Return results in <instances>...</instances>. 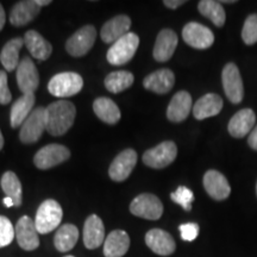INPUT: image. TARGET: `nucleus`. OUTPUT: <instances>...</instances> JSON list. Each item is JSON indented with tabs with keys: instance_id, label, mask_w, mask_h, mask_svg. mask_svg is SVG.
Segmentation results:
<instances>
[{
	"instance_id": "cd10ccee",
	"label": "nucleus",
	"mask_w": 257,
	"mask_h": 257,
	"mask_svg": "<svg viewBox=\"0 0 257 257\" xmlns=\"http://www.w3.org/2000/svg\"><path fill=\"white\" fill-rule=\"evenodd\" d=\"M93 110L99 119L113 125L120 120L121 113L119 107L113 100L108 98H98L93 102Z\"/></svg>"
},
{
	"instance_id": "c85d7f7f",
	"label": "nucleus",
	"mask_w": 257,
	"mask_h": 257,
	"mask_svg": "<svg viewBox=\"0 0 257 257\" xmlns=\"http://www.w3.org/2000/svg\"><path fill=\"white\" fill-rule=\"evenodd\" d=\"M79 239V229L73 224L61 225L54 237V245L61 252H68L76 245Z\"/></svg>"
},
{
	"instance_id": "2f4dec72",
	"label": "nucleus",
	"mask_w": 257,
	"mask_h": 257,
	"mask_svg": "<svg viewBox=\"0 0 257 257\" xmlns=\"http://www.w3.org/2000/svg\"><path fill=\"white\" fill-rule=\"evenodd\" d=\"M2 188L6 197L11 198L15 202V206L19 207L23 202V191H22V184L19 181L18 176L14 172H6L2 176L0 181Z\"/></svg>"
},
{
	"instance_id": "6ab92c4d",
	"label": "nucleus",
	"mask_w": 257,
	"mask_h": 257,
	"mask_svg": "<svg viewBox=\"0 0 257 257\" xmlns=\"http://www.w3.org/2000/svg\"><path fill=\"white\" fill-rule=\"evenodd\" d=\"M192 108V96L188 92L180 91L173 96L168 108H167V118L173 123H180L187 119Z\"/></svg>"
},
{
	"instance_id": "6e6552de",
	"label": "nucleus",
	"mask_w": 257,
	"mask_h": 257,
	"mask_svg": "<svg viewBox=\"0 0 257 257\" xmlns=\"http://www.w3.org/2000/svg\"><path fill=\"white\" fill-rule=\"evenodd\" d=\"M224 92L232 104H239L244 96L243 80L238 67L234 63H227L221 73Z\"/></svg>"
},
{
	"instance_id": "79ce46f5",
	"label": "nucleus",
	"mask_w": 257,
	"mask_h": 257,
	"mask_svg": "<svg viewBox=\"0 0 257 257\" xmlns=\"http://www.w3.org/2000/svg\"><path fill=\"white\" fill-rule=\"evenodd\" d=\"M3 202H4V205H5L6 207H12V206H15L14 200H12V199L9 198V197H5L4 200H3Z\"/></svg>"
},
{
	"instance_id": "7c9ffc66",
	"label": "nucleus",
	"mask_w": 257,
	"mask_h": 257,
	"mask_svg": "<svg viewBox=\"0 0 257 257\" xmlns=\"http://www.w3.org/2000/svg\"><path fill=\"white\" fill-rule=\"evenodd\" d=\"M134 74L127 70L112 72L105 78V87L111 93H119L130 88L134 83Z\"/></svg>"
},
{
	"instance_id": "dca6fc26",
	"label": "nucleus",
	"mask_w": 257,
	"mask_h": 257,
	"mask_svg": "<svg viewBox=\"0 0 257 257\" xmlns=\"http://www.w3.org/2000/svg\"><path fill=\"white\" fill-rule=\"evenodd\" d=\"M204 187L207 194L214 200L221 201L229 198L231 193V187L226 178L218 172L211 169L205 173L204 175Z\"/></svg>"
},
{
	"instance_id": "4468645a",
	"label": "nucleus",
	"mask_w": 257,
	"mask_h": 257,
	"mask_svg": "<svg viewBox=\"0 0 257 257\" xmlns=\"http://www.w3.org/2000/svg\"><path fill=\"white\" fill-rule=\"evenodd\" d=\"M137 153L134 149H125L113 160L108 168V175L115 182H121L130 176L137 163Z\"/></svg>"
},
{
	"instance_id": "a19ab883",
	"label": "nucleus",
	"mask_w": 257,
	"mask_h": 257,
	"mask_svg": "<svg viewBox=\"0 0 257 257\" xmlns=\"http://www.w3.org/2000/svg\"><path fill=\"white\" fill-rule=\"evenodd\" d=\"M5 22H6V15H5L4 8H3V5L0 4V31H2L3 28H4Z\"/></svg>"
},
{
	"instance_id": "1a4fd4ad",
	"label": "nucleus",
	"mask_w": 257,
	"mask_h": 257,
	"mask_svg": "<svg viewBox=\"0 0 257 257\" xmlns=\"http://www.w3.org/2000/svg\"><path fill=\"white\" fill-rule=\"evenodd\" d=\"M95 38V28L92 27V25H85V27L79 29L75 34H73V36L67 41V53L74 57L85 56L94 46Z\"/></svg>"
},
{
	"instance_id": "b1692460",
	"label": "nucleus",
	"mask_w": 257,
	"mask_h": 257,
	"mask_svg": "<svg viewBox=\"0 0 257 257\" xmlns=\"http://www.w3.org/2000/svg\"><path fill=\"white\" fill-rule=\"evenodd\" d=\"M221 108H223V99L214 93H207L195 102L192 111L195 119L202 120L219 114Z\"/></svg>"
},
{
	"instance_id": "49530a36",
	"label": "nucleus",
	"mask_w": 257,
	"mask_h": 257,
	"mask_svg": "<svg viewBox=\"0 0 257 257\" xmlns=\"http://www.w3.org/2000/svg\"><path fill=\"white\" fill-rule=\"evenodd\" d=\"M64 257H74V256H72V255H67V256H64Z\"/></svg>"
},
{
	"instance_id": "c756f323",
	"label": "nucleus",
	"mask_w": 257,
	"mask_h": 257,
	"mask_svg": "<svg viewBox=\"0 0 257 257\" xmlns=\"http://www.w3.org/2000/svg\"><path fill=\"white\" fill-rule=\"evenodd\" d=\"M24 46V38L16 37L10 40L0 53V62L6 72H14L19 64V51Z\"/></svg>"
},
{
	"instance_id": "c03bdc74",
	"label": "nucleus",
	"mask_w": 257,
	"mask_h": 257,
	"mask_svg": "<svg viewBox=\"0 0 257 257\" xmlns=\"http://www.w3.org/2000/svg\"><path fill=\"white\" fill-rule=\"evenodd\" d=\"M3 147H4V137H3L2 131H0V150L3 149Z\"/></svg>"
},
{
	"instance_id": "39448f33",
	"label": "nucleus",
	"mask_w": 257,
	"mask_h": 257,
	"mask_svg": "<svg viewBox=\"0 0 257 257\" xmlns=\"http://www.w3.org/2000/svg\"><path fill=\"white\" fill-rule=\"evenodd\" d=\"M178 156V147L172 141H166L155 148L147 150L143 155V163L150 168L162 169L174 162Z\"/></svg>"
},
{
	"instance_id": "4be33fe9",
	"label": "nucleus",
	"mask_w": 257,
	"mask_h": 257,
	"mask_svg": "<svg viewBox=\"0 0 257 257\" xmlns=\"http://www.w3.org/2000/svg\"><path fill=\"white\" fill-rule=\"evenodd\" d=\"M131 27V19L130 17L125 15L117 16V17L110 19L106 22L104 27L101 28L100 37L102 42L105 43H115L118 40L128 32V29Z\"/></svg>"
},
{
	"instance_id": "c9c22d12",
	"label": "nucleus",
	"mask_w": 257,
	"mask_h": 257,
	"mask_svg": "<svg viewBox=\"0 0 257 257\" xmlns=\"http://www.w3.org/2000/svg\"><path fill=\"white\" fill-rule=\"evenodd\" d=\"M16 236L14 225L8 218L0 216V248H4L12 243Z\"/></svg>"
},
{
	"instance_id": "a878e982",
	"label": "nucleus",
	"mask_w": 257,
	"mask_h": 257,
	"mask_svg": "<svg viewBox=\"0 0 257 257\" xmlns=\"http://www.w3.org/2000/svg\"><path fill=\"white\" fill-rule=\"evenodd\" d=\"M35 101H36V98H35L34 93H28V94L19 96L17 100L14 102L11 108V115H10V121H11L12 127L17 128L23 125L27 118L34 111L32 107H34Z\"/></svg>"
},
{
	"instance_id": "5701e85b",
	"label": "nucleus",
	"mask_w": 257,
	"mask_h": 257,
	"mask_svg": "<svg viewBox=\"0 0 257 257\" xmlns=\"http://www.w3.org/2000/svg\"><path fill=\"white\" fill-rule=\"evenodd\" d=\"M41 11L36 0H23L14 6L10 14V22L14 27H24L34 21Z\"/></svg>"
},
{
	"instance_id": "9d476101",
	"label": "nucleus",
	"mask_w": 257,
	"mask_h": 257,
	"mask_svg": "<svg viewBox=\"0 0 257 257\" xmlns=\"http://www.w3.org/2000/svg\"><path fill=\"white\" fill-rule=\"evenodd\" d=\"M70 157L68 148L61 144H49L37 152L34 157V163L38 169H50L63 163Z\"/></svg>"
},
{
	"instance_id": "4c0bfd02",
	"label": "nucleus",
	"mask_w": 257,
	"mask_h": 257,
	"mask_svg": "<svg viewBox=\"0 0 257 257\" xmlns=\"http://www.w3.org/2000/svg\"><path fill=\"white\" fill-rule=\"evenodd\" d=\"M12 100V94L8 86V75L4 70H0V104L6 105Z\"/></svg>"
},
{
	"instance_id": "f8f14e48",
	"label": "nucleus",
	"mask_w": 257,
	"mask_h": 257,
	"mask_svg": "<svg viewBox=\"0 0 257 257\" xmlns=\"http://www.w3.org/2000/svg\"><path fill=\"white\" fill-rule=\"evenodd\" d=\"M16 238L22 249L32 251L40 246V237L35 221L30 217L23 216L16 225Z\"/></svg>"
},
{
	"instance_id": "ddd939ff",
	"label": "nucleus",
	"mask_w": 257,
	"mask_h": 257,
	"mask_svg": "<svg viewBox=\"0 0 257 257\" xmlns=\"http://www.w3.org/2000/svg\"><path fill=\"white\" fill-rule=\"evenodd\" d=\"M17 83L23 94L34 93L40 85V74L30 57L25 56L17 67Z\"/></svg>"
},
{
	"instance_id": "bb28decb",
	"label": "nucleus",
	"mask_w": 257,
	"mask_h": 257,
	"mask_svg": "<svg viewBox=\"0 0 257 257\" xmlns=\"http://www.w3.org/2000/svg\"><path fill=\"white\" fill-rule=\"evenodd\" d=\"M24 44L27 46L29 53L40 61L48 60L53 53L51 44L35 30H30L25 34Z\"/></svg>"
},
{
	"instance_id": "a18cd8bd",
	"label": "nucleus",
	"mask_w": 257,
	"mask_h": 257,
	"mask_svg": "<svg viewBox=\"0 0 257 257\" xmlns=\"http://www.w3.org/2000/svg\"><path fill=\"white\" fill-rule=\"evenodd\" d=\"M220 4H233V3H236L234 0H224V2H219Z\"/></svg>"
},
{
	"instance_id": "9b49d317",
	"label": "nucleus",
	"mask_w": 257,
	"mask_h": 257,
	"mask_svg": "<svg viewBox=\"0 0 257 257\" xmlns=\"http://www.w3.org/2000/svg\"><path fill=\"white\" fill-rule=\"evenodd\" d=\"M182 38L189 47L194 49H208L214 42V35L210 29L205 25L195 23H188L182 30Z\"/></svg>"
},
{
	"instance_id": "423d86ee",
	"label": "nucleus",
	"mask_w": 257,
	"mask_h": 257,
	"mask_svg": "<svg viewBox=\"0 0 257 257\" xmlns=\"http://www.w3.org/2000/svg\"><path fill=\"white\" fill-rule=\"evenodd\" d=\"M130 212L134 216L148 220H157L162 217L163 205L156 195L143 193L137 195L130 204Z\"/></svg>"
},
{
	"instance_id": "a211bd4d",
	"label": "nucleus",
	"mask_w": 257,
	"mask_h": 257,
	"mask_svg": "<svg viewBox=\"0 0 257 257\" xmlns=\"http://www.w3.org/2000/svg\"><path fill=\"white\" fill-rule=\"evenodd\" d=\"M175 75L170 69L163 68L146 76L143 80L144 88L157 94H166L174 87Z\"/></svg>"
},
{
	"instance_id": "7ed1b4c3",
	"label": "nucleus",
	"mask_w": 257,
	"mask_h": 257,
	"mask_svg": "<svg viewBox=\"0 0 257 257\" xmlns=\"http://www.w3.org/2000/svg\"><path fill=\"white\" fill-rule=\"evenodd\" d=\"M83 87L82 76L78 73L66 72L54 75L48 83V91L57 98H69L81 91Z\"/></svg>"
},
{
	"instance_id": "37998d69",
	"label": "nucleus",
	"mask_w": 257,
	"mask_h": 257,
	"mask_svg": "<svg viewBox=\"0 0 257 257\" xmlns=\"http://www.w3.org/2000/svg\"><path fill=\"white\" fill-rule=\"evenodd\" d=\"M37 2V4H38V6H47V5H49V4H51V2L50 0H36Z\"/></svg>"
},
{
	"instance_id": "20e7f679",
	"label": "nucleus",
	"mask_w": 257,
	"mask_h": 257,
	"mask_svg": "<svg viewBox=\"0 0 257 257\" xmlns=\"http://www.w3.org/2000/svg\"><path fill=\"white\" fill-rule=\"evenodd\" d=\"M140 46V37L134 32H127L125 36L111 46L107 51V61L112 66H123L133 60Z\"/></svg>"
},
{
	"instance_id": "de8ad7c7",
	"label": "nucleus",
	"mask_w": 257,
	"mask_h": 257,
	"mask_svg": "<svg viewBox=\"0 0 257 257\" xmlns=\"http://www.w3.org/2000/svg\"><path fill=\"white\" fill-rule=\"evenodd\" d=\"M256 193H257V185H256Z\"/></svg>"
},
{
	"instance_id": "f704fd0d",
	"label": "nucleus",
	"mask_w": 257,
	"mask_h": 257,
	"mask_svg": "<svg viewBox=\"0 0 257 257\" xmlns=\"http://www.w3.org/2000/svg\"><path fill=\"white\" fill-rule=\"evenodd\" d=\"M242 38L246 46H252L257 42V15H250L245 19L242 30Z\"/></svg>"
},
{
	"instance_id": "ea45409f",
	"label": "nucleus",
	"mask_w": 257,
	"mask_h": 257,
	"mask_svg": "<svg viewBox=\"0 0 257 257\" xmlns=\"http://www.w3.org/2000/svg\"><path fill=\"white\" fill-rule=\"evenodd\" d=\"M163 4H165L168 9L175 10V9L180 8L181 5L186 4V2L185 0H165V2H163Z\"/></svg>"
},
{
	"instance_id": "aec40b11",
	"label": "nucleus",
	"mask_w": 257,
	"mask_h": 257,
	"mask_svg": "<svg viewBox=\"0 0 257 257\" xmlns=\"http://www.w3.org/2000/svg\"><path fill=\"white\" fill-rule=\"evenodd\" d=\"M105 242V227L96 214H91L83 226V244L89 250L96 249Z\"/></svg>"
},
{
	"instance_id": "58836bf2",
	"label": "nucleus",
	"mask_w": 257,
	"mask_h": 257,
	"mask_svg": "<svg viewBox=\"0 0 257 257\" xmlns=\"http://www.w3.org/2000/svg\"><path fill=\"white\" fill-rule=\"evenodd\" d=\"M248 144L250 146V148H252L253 150H257V125L256 127L252 128V131L249 135Z\"/></svg>"
},
{
	"instance_id": "412c9836",
	"label": "nucleus",
	"mask_w": 257,
	"mask_h": 257,
	"mask_svg": "<svg viewBox=\"0 0 257 257\" xmlns=\"http://www.w3.org/2000/svg\"><path fill=\"white\" fill-rule=\"evenodd\" d=\"M256 123V115L251 108H243L237 112L227 125L229 134L234 138H243L251 133Z\"/></svg>"
},
{
	"instance_id": "2eb2a0df",
	"label": "nucleus",
	"mask_w": 257,
	"mask_h": 257,
	"mask_svg": "<svg viewBox=\"0 0 257 257\" xmlns=\"http://www.w3.org/2000/svg\"><path fill=\"white\" fill-rule=\"evenodd\" d=\"M146 244L153 252L160 256H169L175 251L176 243L172 234L161 229H152L146 234Z\"/></svg>"
},
{
	"instance_id": "f03ea898",
	"label": "nucleus",
	"mask_w": 257,
	"mask_h": 257,
	"mask_svg": "<svg viewBox=\"0 0 257 257\" xmlns=\"http://www.w3.org/2000/svg\"><path fill=\"white\" fill-rule=\"evenodd\" d=\"M63 217V211L61 205L56 200L48 199L38 207L35 225L38 233L47 234L59 227Z\"/></svg>"
},
{
	"instance_id": "0eeeda50",
	"label": "nucleus",
	"mask_w": 257,
	"mask_h": 257,
	"mask_svg": "<svg viewBox=\"0 0 257 257\" xmlns=\"http://www.w3.org/2000/svg\"><path fill=\"white\" fill-rule=\"evenodd\" d=\"M44 130H47L46 108L37 107L31 112L22 125L19 138L25 144L35 143L40 140Z\"/></svg>"
},
{
	"instance_id": "e433bc0d",
	"label": "nucleus",
	"mask_w": 257,
	"mask_h": 257,
	"mask_svg": "<svg viewBox=\"0 0 257 257\" xmlns=\"http://www.w3.org/2000/svg\"><path fill=\"white\" fill-rule=\"evenodd\" d=\"M180 234H181V238L185 242H193L194 239H197L199 234V225L195 223H186L179 226Z\"/></svg>"
},
{
	"instance_id": "393cba45",
	"label": "nucleus",
	"mask_w": 257,
	"mask_h": 257,
	"mask_svg": "<svg viewBox=\"0 0 257 257\" xmlns=\"http://www.w3.org/2000/svg\"><path fill=\"white\" fill-rule=\"evenodd\" d=\"M130 248V237L123 230H114L104 242L105 257H123Z\"/></svg>"
},
{
	"instance_id": "f257e3e1",
	"label": "nucleus",
	"mask_w": 257,
	"mask_h": 257,
	"mask_svg": "<svg viewBox=\"0 0 257 257\" xmlns=\"http://www.w3.org/2000/svg\"><path fill=\"white\" fill-rule=\"evenodd\" d=\"M76 115V108L73 102L59 100L46 108L47 131L51 136H62L72 127Z\"/></svg>"
},
{
	"instance_id": "473e14b6",
	"label": "nucleus",
	"mask_w": 257,
	"mask_h": 257,
	"mask_svg": "<svg viewBox=\"0 0 257 257\" xmlns=\"http://www.w3.org/2000/svg\"><path fill=\"white\" fill-rule=\"evenodd\" d=\"M198 10L204 17L210 19L216 27L220 28L225 24L226 15H225L223 6H221L219 2H214V0H201L198 4Z\"/></svg>"
},
{
	"instance_id": "72a5a7b5",
	"label": "nucleus",
	"mask_w": 257,
	"mask_h": 257,
	"mask_svg": "<svg viewBox=\"0 0 257 257\" xmlns=\"http://www.w3.org/2000/svg\"><path fill=\"white\" fill-rule=\"evenodd\" d=\"M172 200L184 208L185 211L192 210V202L194 201V194L191 189L185 187V186H180L175 192L170 194Z\"/></svg>"
},
{
	"instance_id": "f3484780",
	"label": "nucleus",
	"mask_w": 257,
	"mask_h": 257,
	"mask_svg": "<svg viewBox=\"0 0 257 257\" xmlns=\"http://www.w3.org/2000/svg\"><path fill=\"white\" fill-rule=\"evenodd\" d=\"M178 35L170 29H163L157 35L153 55L157 62H167L174 55L178 47Z\"/></svg>"
}]
</instances>
